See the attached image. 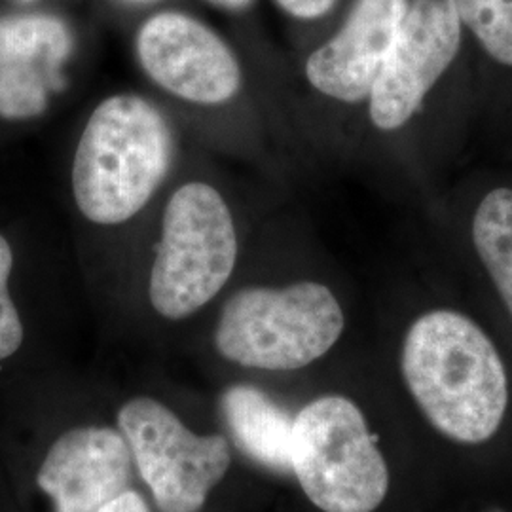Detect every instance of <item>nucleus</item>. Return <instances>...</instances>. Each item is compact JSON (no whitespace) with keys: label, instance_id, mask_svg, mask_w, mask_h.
<instances>
[{"label":"nucleus","instance_id":"20e7f679","mask_svg":"<svg viewBox=\"0 0 512 512\" xmlns=\"http://www.w3.org/2000/svg\"><path fill=\"white\" fill-rule=\"evenodd\" d=\"M238 260L230 207L205 183H186L169 198L148 296L165 319L181 321L211 302Z\"/></svg>","mask_w":512,"mask_h":512},{"label":"nucleus","instance_id":"f8f14e48","mask_svg":"<svg viewBox=\"0 0 512 512\" xmlns=\"http://www.w3.org/2000/svg\"><path fill=\"white\" fill-rule=\"evenodd\" d=\"M220 410L241 452L272 471H291L294 418L255 385H232Z\"/></svg>","mask_w":512,"mask_h":512},{"label":"nucleus","instance_id":"6ab92c4d","mask_svg":"<svg viewBox=\"0 0 512 512\" xmlns=\"http://www.w3.org/2000/svg\"><path fill=\"white\" fill-rule=\"evenodd\" d=\"M133 2H148V0H133Z\"/></svg>","mask_w":512,"mask_h":512},{"label":"nucleus","instance_id":"0eeeda50","mask_svg":"<svg viewBox=\"0 0 512 512\" xmlns=\"http://www.w3.org/2000/svg\"><path fill=\"white\" fill-rule=\"evenodd\" d=\"M461 21L452 0H412L384 69L368 95L376 128L404 126L456 59Z\"/></svg>","mask_w":512,"mask_h":512},{"label":"nucleus","instance_id":"f3484780","mask_svg":"<svg viewBox=\"0 0 512 512\" xmlns=\"http://www.w3.org/2000/svg\"><path fill=\"white\" fill-rule=\"evenodd\" d=\"M97 512H150V509L141 495L133 490H126L124 494L118 495Z\"/></svg>","mask_w":512,"mask_h":512},{"label":"nucleus","instance_id":"6e6552de","mask_svg":"<svg viewBox=\"0 0 512 512\" xmlns=\"http://www.w3.org/2000/svg\"><path fill=\"white\" fill-rule=\"evenodd\" d=\"M137 55L160 88L188 103L215 107L234 99L241 88L238 59L226 42L181 12L147 19L137 35Z\"/></svg>","mask_w":512,"mask_h":512},{"label":"nucleus","instance_id":"2eb2a0df","mask_svg":"<svg viewBox=\"0 0 512 512\" xmlns=\"http://www.w3.org/2000/svg\"><path fill=\"white\" fill-rule=\"evenodd\" d=\"M14 256L8 241L0 236V361L12 357L23 342V325L8 293Z\"/></svg>","mask_w":512,"mask_h":512},{"label":"nucleus","instance_id":"4468645a","mask_svg":"<svg viewBox=\"0 0 512 512\" xmlns=\"http://www.w3.org/2000/svg\"><path fill=\"white\" fill-rule=\"evenodd\" d=\"M467 25L495 61L512 67V0H452Z\"/></svg>","mask_w":512,"mask_h":512},{"label":"nucleus","instance_id":"9b49d317","mask_svg":"<svg viewBox=\"0 0 512 512\" xmlns=\"http://www.w3.org/2000/svg\"><path fill=\"white\" fill-rule=\"evenodd\" d=\"M73 37L61 19L44 14L0 19V116L42 114L50 92L63 88L61 65Z\"/></svg>","mask_w":512,"mask_h":512},{"label":"nucleus","instance_id":"f03ea898","mask_svg":"<svg viewBox=\"0 0 512 512\" xmlns=\"http://www.w3.org/2000/svg\"><path fill=\"white\" fill-rule=\"evenodd\" d=\"M171 131L139 95H114L93 110L74 154L73 194L80 213L101 226L133 219L171 164Z\"/></svg>","mask_w":512,"mask_h":512},{"label":"nucleus","instance_id":"1a4fd4ad","mask_svg":"<svg viewBox=\"0 0 512 512\" xmlns=\"http://www.w3.org/2000/svg\"><path fill=\"white\" fill-rule=\"evenodd\" d=\"M131 450L122 431L78 427L55 440L38 471V488L55 512H97L128 490Z\"/></svg>","mask_w":512,"mask_h":512},{"label":"nucleus","instance_id":"9d476101","mask_svg":"<svg viewBox=\"0 0 512 512\" xmlns=\"http://www.w3.org/2000/svg\"><path fill=\"white\" fill-rule=\"evenodd\" d=\"M406 10L408 0H359L344 27L310 55L306 76L311 86L344 103L368 99Z\"/></svg>","mask_w":512,"mask_h":512},{"label":"nucleus","instance_id":"a211bd4d","mask_svg":"<svg viewBox=\"0 0 512 512\" xmlns=\"http://www.w3.org/2000/svg\"><path fill=\"white\" fill-rule=\"evenodd\" d=\"M215 2L220 8H226V10H243L247 8L253 0H211Z\"/></svg>","mask_w":512,"mask_h":512},{"label":"nucleus","instance_id":"39448f33","mask_svg":"<svg viewBox=\"0 0 512 512\" xmlns=\"http://www.w3.org/2000/svg\"><path fill=\"white\" fill-rule=\"evenodd\" d=\"M291 471L323 512H374L389 492V469L363 412L340 395L294 418Z\"/></svg>","mask_w":512,"mask_h":512},{"label":"nucleus","instance_id":"dca6fc26","mask_svg":"<svg viewBox=\"0 0 512 512\" xmlns=\"http://www.w3.org/2000/svg\"><path fill=\"white\" fill-rule=\"evenodd\" d=\"M287 14L298 19H317L332 10L336 0H275Z\"/></svg>","mask_w":512,"mask_h":512},{"label":"nucleus","instance_id":"423d86ee","mask_svg":"<svg viewBox=\"0 0 512 512\" xmlns=\"http://www.w3.org/2000/svg\"><path fill=\"white\" fill-rule=\"evenodd\" d=\"M131 456L160 512H200L232 454L220 435H196L165 404L139 397L118 412Z\"/></svg>","mask_w":512,"mask_h":512},{"label":"nucleus","instance_id":"7ed1b4c3","mask_svg":"<svg viewBox=\"0 0 512 512\" xmlns=\"http://www.w3.org/2000/svg\"><path fill=\"white\" fill-rule=\"evenodd\" d=\"M344 323L336 296L321 283L247 287L226 302L215 346L222 357L247 368L298 370L330 351Z\"/></svg>","mask_w":512,"mask_h":512},{"label":"nucleus","instance_id":"f257e3e1","mask_svg":"<svg viewBox=\"0 0 512 512\" xmlns=\"http://www.w3.org/2000/svg\"><path fill=\"white\" fill-rule=\"evenodd\" d=\"M403 376L427 421L446 439H492L509 406L507 370L486 332L458 311L421 315L403 346Z\"/></svg>","mask_w":512,"mask_h":512},{"label":"nucleus","instance_id":"aec40b11","mask_svg":"<svg viewBox=\"0 0 512 512\" xmlns=\"http://www.w3.org/2000/svg\"><path fill=\"white\" fill-rule=\"evenodd\" d=\"M23 2H29V0H23Z\"/></svg>","mask_w":512,"mask_h":512},{"label":"nucleus","instance_id":"ddd939ff","mask_svg":"<svg viewBox=\"0 0 512 512\" xmlns=\"http://www.w3.org/2000/svg\"><path fill=\"white\" fill-rule=\"evenodd\" d=\"M476 253L512 315V190L495 188L476 209Z\"/></svg>","mask_w":512,"mask_h":512}]
</instances>
